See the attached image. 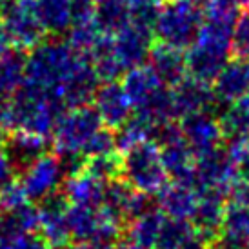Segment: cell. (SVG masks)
<instances>
[{"mask_svg": "<svg viewBox=\"0 0 249 249\" xmlns=\"http://www.w3.org/2000/svg\"><path fill=\"white\" fill-rule=\"evenodd\" d=\"M68 33V38L66 42L70 44L71 48L82 53V55L89 56L93 46L97 44V40L100 38L102 31L98 29V26L95 24V18L88 22H76V24H71V28L66 31Z\"/></svg>", "mask_w": 249, "mask_h": 249, "instance_id": "33", "label": "cell"}, {"mask_svg": "<svg viewBox=\"0 0 249 249\" xmlns=\"http://www.w3.org/2000/svg\"><path fill=\"white\" fill-rule=\"evenodd\" d=\"M122 88H124L125 95L131 102L133 109L142 111L151 104L167 86L160 80L159 75L153 71L149 64L147 66L140 64V66H135V68L125 71Z\"/></svg>", "mask_w": 249, "mask_h": 249, "instance_id": "17", "label": "cell"}, {"mask_svg": "<svg viewBox=\"0 0 249 249\" xmlns=\"http://www.w3.org/2000/svg\"><path fill=\"white\" fill-rule=\"evenodd\" d=\"M180 249H209V240L206 236H202L198 231H195Z\"/></svg>", "mask_w": 249, "mask_h": 249, "instance_id": "45", "label": "cell"}, {"mask_svg": "<svg viewBox=\"0 0 249 249\" xmlns=\"http://www.w3.org/2000/svg\"><path fill=\"white\" fill-rule=\"evenodd\" d=\"M95 24L106 35H115L129 24V0L97 4Z\"/></svg>", "mask_w": 249, "mask_h": 249, "instance_id": "29", "label": "cell"}, {"mask_svg": "<svg viewBox=\"0 0 249 249\" xmlns=\"http://www.w3.org/2000/svg\"><path fill=\"white\" fill-rule=\"evenodd\" d=\"M106 184L98 178L91 177L82 167L75 173L68 175L64 180V196L71 206H88V208H97L102 204Z\"/></svg>", "mask_w": 249, "mask_h": 249, "instance_id": "22", "label": "cell"}, {"mask_svg": "<svg viewBox=\"0 0 249 249\" xmlns=\"http://www.w3.org/2000/svg\"><path fill=\"white\" fill-rule=\"evenodd\" d=\"M0 249H49L40 233L26 231L13 235H0Z\"/></svg>", "mask_w": 249, "mask_h": 249, "instance_id": "37", "label": "cell"}, {"mask_svg": "<svg viewBox=\"0 0 249 249\" xmlns=\"http://www.w3.org/2000/svg\"><path fill=\"white\" fill-rule=\"evenodd\" d=\"M111 249H145L142 248L140 244H137L133 238H122V240H118V242H115L113 246H111Z\"/></svg>", "mask_w": 249, "mask_h": 249, "instance_id": "46", "label": "cell"}, {"mask_svg": "<svg viewBox=\"0 0 249 249\" xmlns=\"http://www.w3.org/2000/svg\"><path fill=\"white\" fill-rule=\"evenodd\" d=\"M153 44V33L139 26L127 24L124 29L113 35V51L117 60L125 71L140 66L149 56Z\"/></svg>", "mask_w": 249, "mask_h": 249, "instance_id": "15", "label": "cell"}, {"mask_svg": "<svg viewBox=\"0 0 249 249\" xmlns=\"http://www.w3.org/2000/svg\"><path fill=\"white\" fill-rule=\"evenodd\" d=\"M171 97H173L177 118L200 113V111H211L214 106L211 86L191 76H186L178 84L171 86Z\"/></svg>", "mask_w": 249, "mask_h": 249, "instance_id": "18", "label": "cell"}, {"mask_svg": "<svg viewBox=\"0 0 249 249\" xmlns=\"http://www.w3.org/2000/svg\"><path fill=\"white\" fill-rule=\"evenodd\" d=\"M68 228L70 235L75 240H102L111 242L122 228V222L117 220L100 206H68Z\"/></svg>", "mask_w": 249, "mask_h": 249, "instance_id": "11", "label": "cell"}, {"mask_svg": "<svg viewBox=\"0 0 249 249\" xmlns=\"http://www.w3.org/2000/svg\"><path fill=\"white\" fill-rule=\"evenodd\" d=\"M147 58H149V66L153 68V71L169 88L178 84L182 78L187 76L186 56L182 53V49L171 48V46H166L162 42H157L155 46H151V51H149Z\"/></svg>", "mask_w": 249, "mask_h": 249, "instance_id": "23", "label": "cell"}, {"mask_svg": "<svg viewBox=\"0 0 249 249\" xmlns=\"http://www.w3.org/2000/svg\"><path fill=\"white\" fill-rule=\"evenodd\" d=\"M211 91L214 102L226 106L249 95V60L235 56L228 60L211 82Z\"/></svg>", "mask_w": 249, "mask_h": 249, "instance_id": "16", "label": "cell"}, {"mask_svg": "<svg viewBox=\"0 0 249 249\" xmlns=\"http://www.w3.org/2000/svg\"><path fill=\"white\" fill-rule=\"evenodd\" d=\"M82 169L88 171L91 177L98 178L100 182H111L117 177H120V159L117 153H109V155H98V157H88L84 160Z\"/></svg>", "mask_w": 249, "mask_h": 249, "instance_id": "34", "label": "cell"}, {"mask_svg": "<svg viewBox=\"0 0 249 249\" xmlns=\"http://www.w3.org/2000/svg\"><path fill=\"white\" fill-rule=\"evenodd\" d=\"M180 131L189 149L195 153V157L220 149L222 140L226 137L220 118L214 117L211 111H200L182 117Z\"/></svg>", "mask_w": 249, "mask_h": 249, "instance_id": "12", "label": "cell"}, {"mask_svg": "<svg viewBox=\"0 0 249 249\" xmlns=\"http://www.w3.org/2000/svg\"><path fill=\"white\" fill-rule=\"evenodd\" d=\"M68 200L62 193H53L40 200L38 208V231L49 248H64L70 242L68 228Z\"/></svg>", "mask_w": 249, "mask_h": 249, "instance_id": "13", "label": "cell"}, {"mask_svg": "<svg viewBox=\"0 0 249 249\" xmlns=\"http://www.w3.org/2000/svg\"><path fill=\"white\" fill-rule=\"evenodd\" d=\"M242 249H249V248H242Z\"/></svg>", "mask_w": 249, "mask_h": 249, "instance_id": "50", "label": "cell"}, {"mask_svg": "<svg viewBox=\"0 0 249 249\" xmlns=\"http://www.w3.org/2000/svg\"><path fill=\"white\" fill-rule=\"evenodd\" d=\"M120 175L124 182L135 191L144 195H157L167 184V171L162 160L160 145L157 140H147L144 144L124 153L120 160Z\"/></svg>", "mask_w": 249, "mask_h": 249, "instance_id": "5", "label": "cell"}, {"mask_svg": "<svg viewBox=\"0 0 249 249\" xmlns=\"http://www.w3.org/2000/svg\"><path fill=\"white\" fill-rule=\"evenodd\" d=\"M100 127L102 120L98 117L97 109L89 104L66 109L51 133L55 153L62 159L82 157L86 144Z\"/></svg>", "mask_w": 249, "mask_h": 249, "instance_id": "6", "label": "cell"}, {"mask_svg": "<svg viewBox=\"0 0 249 249\" xmlns=\"http://www.w3.org/2000/svg\"><path fill=\"white\" fill-rule=\"evenodd\" d=\"M33 7L46 33L60 35L71 28L70 0H33Z\"/></svg>", "mask_w": 249, "mask_h": 249, "instance_id": "26", "label": "cell"}, {"mask_svg": "<svg viewBox=\"0 0 249 249\" xmlns=\"http://www.w3.org/2000/svg\"><path fill=\"white\" fill-rule=\"evenodd\" d=\"M28 196L24 193V189L20 186V180H11L2 191H0V209L2 211H9V209H15L26 204Z\"/></svg>", "mask_w": 249, "mask_h": 249, "instance_id": "40", "label": "cell"}, {"mask_svg": "<svg viewBox=\"0 0 249 249\" xmlns=\"http://www.w3.org/2000/svg\"><path fill=\"white\" fill-rule=\"evenodd\" d=\"M38 229V208L26 202L18 208L2 213L0 218V235H13Z\"/></svg>", "mask_w": 249, "mask_h": 249, "instance_id": "30", "label": "cell"}, {"mask_svg": "<svg viewBox=\"0 0 249 249\" xmlns=\"http://www.w3.org/2000/svg\"><path fill=\"white\" fill-rule=\"evenodd\" d=\"M15 169H17V167L13 166L11 159L7 157L6 149L0 145V191L7 186L11 180H15Z\"/></svg>", "mask_w": 249, "mask_h": 249, "instance_id": "42", "label": "cell"}, {"mask_svg": "<svg viewBox=\"0 0 249 249\" xmlns=\"http://www.w3.org/2000/svg\"><path fill=\"white\" fill-rule=\"evenodd\" d=\"M244 175L228 159L226 151L214 149L211 153L200 155L195 160V186L198 191L229 195L236 187Z\"/></svg>", "mask_w": 249, "mask_h": 249, "instance_id": "7", "label": "cell"}, {"mask_svg": "<svg viewBox=\"0 0 249 249\" xmlns=\"http://www.w3.org/2000/svg\"><path fill=\"white\" fill-rule=\"evenodd\" d=\"M157 195H159L157 202H159L160 211L166 214L167 218L191 220L200 191L196 189L195 184L173 180L171 184H166L162 187Z\"/></svg>", "mask_w": 249, "mask_h": 249, "instance_id": "19", "label": "cell"}, {"mask_svg": "<svg viewBox=\"0 0 249 249\" xmlns=\"http://www.w3.org/2000/svg\"><path fill=\"white\" fill-rule=\"evenodd\" d=\"M157 129H159V125L155 124L151 118L142 113H135L115 133L117 149L125 153L147 140H153V137L157 135Z\"/></svg>", "mask_w": 249, "mask_h": 249, "instance_id": "25", "label": "cell"}, {"mask_svg": "<svg viewBox=\"0 0 249 249\" xmlns=\"http://www.w3.org/2000/svg\"><path fill=\"white\" fill-rule=\"evenodd\" d=\"M71 7V24L88 22L95 18L97 2L95 0H70Z\"/></svg>", "mask_w": 249, "mask_h": 249, "instance_id": "41", "label": "cell"}, {"mask_svg": "<svg viewBox=\"0 0 249 249\" xmlns=\"http://www.w3.org/2000/svg\"><path fill=\"white\" fill-rule=\"evenodd\" d=\"M231 29L233 24L204 18L196 38L184 53L187 76L211 86L231 58Z\"/></svg>", "mask_w": 249, "mask_h": 249, "instance_id": "3", "label": "cell"}, {"mask_svg": "<svg viewBox=\"0 0 249 249\" xmlns=\"http://www.w3.org/2000/svg\"><path fill=\"white\" fill-rule=\"evenodd\" d=\"M196 229L189 220H180V218H167L162 224V229L159 233L155 249H180L189 236L193 235Z\"/></svg>", "mask_w": 249, "mask_h": 249, "instance_id": "32", "label": "cell"}, {"mask_svg": "<svg viewBox=\"0 0 249 249\" xmlns=\"http://www.w3.org/2000/svg\"><path fill=\"white\" fill-rule=\"evenodd\" d=\"M155 137L160 145V153H162V160H164L167 175L178 182L195 184L193 175L196 157L182 137L180 125H177L175 122H167L157 129Z\"/></svg>", "mask_w": 249, "mask_h": 249, "instance_id": "10", "label": "cell"}, {"mask_svg": "<svg viewBox=\"0 0 249 249\" xmlns=\"http://www.w3.org/2000/svg\"><path fill=\"white\" fill-rule=\"evenodd\" d=\"M226 209L228 208L224 204V195L200 191L195 213L191 216V224L202 236H206L211 242L214 236L218 235Z\"/></svg>", "mask_w": 249, "mask_h": 249, "instance_id": "21", "label": "cell"}, {"mask_svg": "<svg viewBox=\"0 0 249 249\" xmlns=\"http://www.w3.org/2000/svg\"><path fill=\"white\" fill-rule=\"evenodd\" d=\"M204 22V7L198 0H162L153 26L157 42L177 49H187Z\"/></svg>", "mask_w": 249, "mask_h": 249, "instance_id": "4", "label": "cell"}, {"mask_svg": "<svg viewBox=\"0 0 249 249\" xmlns=\"http://www.w3.org/2000/svg\"><path fill=\"white\" fill-rule=\"evenodd\" d=\"M228 159L236 166L242 175H249V135H238L229 137L228 147H226Z\"/></svg>", "mask_w": 249, "mask_h": 249, "instance_id": "38", "label": "cell"}, {"mask_svg": "<svg viewBox=\"0 0 249 249\" xmlns=\"http://www.w3.org/2000/svg\"><path fill=\"white\" fill-rule=\"evenodd\" d=\"M249 248V208L233 204L226 209L218 235L209 242V249Z\"/></svg>", "mask_w": 249, "mask_h": 249, "instance_id": "20", "label": "cell"}, {"mask_svg": "<svg viewBox=\"0 0 249 249\" xmlns=\"http://www.w3.org/2000/svg\"><path fill=\"white\" fill-rule=\"evenodd\" d=\"M231 56L249 60V11L236 17L231 29Z\"/></svg>", "mask_w": 249, "mask_h": 249, "instance_id": "35", "label": "cell"}, {"mask_svg": "<svg viewBox=\"0 0 249 249\" xmlns=\"http://www.w3.org/2000/svg\"><path fill=\"white\" fill-rule=\"evenodd\" d=\"M202 7H204V18L235 24L240 6L236 0H206Z\"/></svg>", "mask_w": 249, "mask_h": 249, "instance_id": "36", "label": "cell"}, {"mask_svg": "<svg viewBox=\"0 0 249 249\" xmlns=\"http://www.w3.org/2000/svg\"><path fill=\"white\" fill-rule=\"evenodd\" d=\"M97 4H104V2H117V0H95Z\"/></svg>", "mask_w": 249, "mask_h": 249, "instance_id": "49", "label": "cell"}, {"mask_svg": "<svg viewBox=\"0 0 249 249\" xmlns=\"http://www.w3.org/2000/svg\"><path fill=\"white\" fill-rule=\"evenodd\" d=\"M238 2V6L240 7H244L246 11H249V0H236Z\"/></svg>", "mask_w": 249, "mask_h": 249, "instance_id": "48", "label": "cell"}, {"mask_svg": "<svg viewBox=\"0 0 249 249\" xmlns=\"http://www.w3.org/2000/svg\"><path fill=\"white\" fill-rule=\"evenodd\" d=\"M11 38H9V35H7L6 28H4V24L0 22V55L2 53H6L7 49H11Z\"/></svg>", "mask_w": 249, "mask_h": 249, "instance_id": "47", "label": "cell"}, {"mask_svg": "<svg viewBox=\"0 0 249 249\" xmlns=\"http://www.w3.org/2000/svg\"><path fill=\"white\" fill-rule=\"evenodd\" d=\"M22 171L24 173L20 178V186L29 202H40L49 195L56 193L58 187L64 184V177H68L64 160L56 153H44Z\"/></svg>", "mask_w": 249, "mask_h": 249, "instance_id": "8", "label": "cell"}, {"mask_svg": "<svg viewBox=\"0 0 249 249\" xmlns=\"http://www.w3.org/2000/svg\"><path fill=\"white\" fill-rule=\"evenodd\" d=\"M7 157L11 159L15 167L24 169L33 160L42 157L48 149V139L28 131H11L4 142Z\"/></svg>", "mask_w": 249, "mask_h": 249, "instance_id": "24", "label": "cell"}, {"mask_svg": "<svg viewBox=\"0 0 249 249\" xmlns=\"http://www.w3.org/2000/svg\"><path fill=\"white\" fill-rule=\"evenodd\" d=\"M7 35L17 49H33L44 40L46 31L35 13L33 0H9L0 15Z\"/></svg>", "mask_w": 249, "mask_h": 249, "instance_id": "9", "label": "cell"}, {"mask_svg": "<svg viewBox=\"0 0 249 249\" xmlns=\"http://www.w3.org/2000/svg\"><path fill=\"white\" fill-rule=\"evenodd\" d=\"M68 249H111V244L88 238V240H75L71 246H68Z\"/></svg>", "mask_w": 249, "mask_h": 249, "instance_id": "44", "label": "cell"}, {"mask_svg": "<svg viewBox=\"0 0 249 249\" xmlns=\"http://www.w3.org/2000/svg\"><path fill=\"white\" fill-rule=\"evenodd\" d=\"M115 151H117L115 133H111L109 127H100L86 144L82 157L88 159V157H98V155H109Z\"/></svg>", "mask_w": 249, "mask_h": 249, "instance_id": "39", "label": "cell"}, {"mask_svg": "<svg viewBox=\"0 0 249 249\" xmlns=\"http://www.w3.org/2000/svg\"><path fill=\"white\" fill-rule=\"evenodd\" d=\"M88 60L89 56L75 51L66 40H42L29 49V55L26 56L24 82L49 91L58 98L64 84Z\"/></svg>", "mask_w": 249, "mask_h": 249, "instance_id": "1", "label": "cell"}, {"mask_svg": "<svg viewBox=\"0 0 249 249\" xmlns=\"http://www.w3.org/2000/svg\"><path fill=\"white\" fill-rule=\"evenodd\" d=\"M24 68H26V56L24 51L17 48L7 49L0 55V95L11 97L15 91L24 82Z\"/></svg>", "mask_w": 249, "mask_h": 249, "instance_id": "27", "label": "cell"}, {"mask_svg": "<svg viewBox=\"0 0 249 249\" xmlns=\"http://www.w3.org/2000/svg\"><path fill=\"white\" fill-rule=\"evenodd\" d=\"M220 124L228 137L249 135V95L228 104L220 117Z\"/></svg>", "mask_w": 249, "mask_h": 249, "instance_id": "31", "label": "cell"}, {"mask_svg": "<svg viewBox=\"0 0 249 249\" xmlns=\"http://www.w3.org/2000/svg\"><path fill=\"white\" fill-rule=\"evenodd\" d=\"M93 102L102 124L109 129H118L131 117L133 106L125 95L122 84L104 82L102 86H98Z\"/></svg>", "mask_w": 249, "mask_h": 249, "instance_id": "14", "label": "cell"}, {"mask_svg": "<svg viewBox=\"0 0 249 249\" xmlns=\"http://www.w3.org/2000/svg\"><path fill=\"white\" fill-rule=\"evenodd\" d=\"M64 111V104L53 93L22 82L9 97V125L11 131H28L49 139Z\"/></svg>", "mask_w": 249, "mask_h": 249, "instance_id": "2", "label": "cell"}, {"mask_svg": "<svg viewBox=\"0 0 249 249\" xmlns=\"http://www.w3.org/2000/svg\"><path fill=\"white\" fill-rule=\"evenodd\" d=\"M166 220V214L157 209H147L142 214H139L137 218L131 220L129 226V238H133L137 244H140L145 249H155L159 233L162 229V224Z\"/></svg>", "mask_w": 249, "mask_h": 249, "instance_id": "28", "label": "cell"}, {"mask_svg": "<svg viewBox=\"0 0 249 249\" xmlns=\"http://www.w3.org/2000/svg\"><path fill=\"white\" fill-rule=\"evenodd\" d=\"M233 198H235V204H242V206H248L249 208V175L246 178H240V182L236 184V187L231 191Z\"/></svg>", "mask_w": 249, "mask_h": 249, "instance_id": "43", "label": "cell"}]
</instances>
